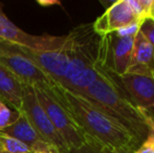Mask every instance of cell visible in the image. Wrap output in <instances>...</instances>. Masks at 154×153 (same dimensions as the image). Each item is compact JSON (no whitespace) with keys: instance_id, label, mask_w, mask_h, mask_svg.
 Returning a JSON list of instances; mask_svg holds the SVG:
<instances>
[{"instance_id":"9a60e30c","label":"cell","mask_w":154,"mask_h":153,"mask_svg":"<svg viewBox=\"0 0 154 153\" xmlns=\"http://www.w3.org/2000/svg\"><path fill=\"white\" fill-rule=\"evenodd\" d=\"M0 153H32L20 141L0 132Z\"/></svg>"},{"instance_id":"6da1fadb","label":"cell","mask_w":154,"mask_h":153,"mask_svg":"<svg viewBox=\"0 0 154 153\" xmlns=\"http://www.w3.org/2000/svg\"><path fill=\"white\" fill-rule=\"evenodd\" d=\"M49 89L67 108L91 143L104 151L134 153L142 145L119 121L110 116L91 100L53 82Z\"/></svg>"},{"instance_id":"5b68a950","label":"cell","mask_w":154,"mask_h":153,"mask_svg":"<svg viewBox=\"0 0 154 153\" xmlns=\"http://www.w3.org/2000/svg\"><path fill=\"white\" fill-rule=\"evenodd\" d=\"M34 90L40 105L55 126L56 130L61 135L68 150L91 143L77 124L70 112L56 98L49 87L35 86Z\"/></svg>"},{"instance_id":"ffe728a7","label":"cell","mask_w":154,"mask_h":153,"mask_svg":"<svg viewBox=\"0 0 154 153\" xmlns=\"http://www.w3.org/2000/svg\"><path fill=\"white\" fill-rule=\"evenodd\" d=\"M68 153H104V150L95 144H85L82 147L69 149Z\"/></svg>"},{"instance_id":"e0dca14e","label":"cell","mask_w":154,"mask_h":153,"mask_svg":"<svg viewBox=\"0 0 154 153\" xmlns=\"http://www.w3.org/2000/svg\"><path fill=\"white\" fill-rule=\"evenodd\" d=\"M128 1L140 18V22L145 19L150 18V13L154 4V0H128Z\"/></svg>"},{"instance_id":"2e32d148","label":"cell","mask_w":154,"mask_h":153,"mask_svg":"<svg viewBox=\"0 0 154 153\" xmlns=\"http://www.w3.org/2000/svg\"><path fill=\"white\" fill-rule=\"evenodd\" d=\"M20 112L13 110L12 108L0 102V132L8 127L12 126L20 118Z\"/></svg>"},{"instance_id":"ba28073f","label":"cell","mask_w":154,"mask_h":153,"mask_svg":"<svg viewBox=\"0 0 154 153\" xmlns=\"http://www.w3.org/2000/svg\"><path fill=\"white\" fill-rule=\"evenodd\" d=\"M20 112L27 118L38 134L48 145L56 148L60 153H68L66 144L40 105L34 87L32 86H25L22 109Z\"/></svg>"},{"instance_id":"7402d4cb","label":"cell","mask_w":154,"mask_h":153,"mask_svg":"<svg viewBox=\"0 0 154 153\" xmlns=\"http://www.w3.org/2000/svg\"><path fill=\"white\" fill-rule=\"evenodd\" d=\"M37 153H60V152L58 151L56 148L48 147V148H46V149H43V150H41V151H38Z\"/></svg>"},{"instance_id":"8992f818","label":"cell","mask_w":154,"mask_h":153,"mask_svg":"<svg viewBox=\"0 0 154 153\" xmlns=\"http://www.w3.org/2000/svg\"><path fill=\"white\" fill-rule=\"evenodd\" d=\"M0 63L12 72L25 86L49 87L51 81L17 44L0 40Z\"/></svg>"},{"instance_id":"3957f363","label":"cell","mask_w":154,"mask_h":153,"mask_svg":"<svg viewBox=\"0 0 154 153\" xmlns=\"http://www.w3.org/2000/svg\"><path fill=\"white\" fill-rule=\"evenodd\" d=\"M69 41V62L61 85L81 93L99 78L95 65L99 59L101 36L94 32L92 23L81 24L67 34Z\"/></svg>"},{"instance_id":"7a4b0ae2","label":"cell","mask_w":154,"mask_h":153,"mask_svg":"<svg viewBox=\"0 0 154 153\" xmlns=\"http://www.w3.org/2000/svg\"><path fill=\"white\" fill-rule=\"evenodd\" d=\"M99 78L80 94L91 100L105 112L116 118L140 143L148 137L154 126L129 98L95 65Z\"/></svg>"},{"instance_id":"4fadbf2b","label":"cell","mask_w":154,"mask_h":153,"mask_svg":"<svg viewBox=\"0 0 154 153\" xmlns=\"http://www.w3.org/2000/svg\"><path fill=\"white\" fill-rule=\"evenodd\" d=\"M25 85L12 72L0 63V102L20 112Z\"/></svg>"},{"instance_id":"52a82bcc","label":"cell","mask_w":154,"mask_h":153,"mask_svg":"<svg viewBox=\"0 0 154 153\" xmlns=\"http://www.w3.org/2000/svg\"><path fill=\"white\" fill-rule=\"evenodd\" d=\"M102 72L110 78L154 125V78L133 74L116 76L104 70Z\"/></svg>"},{"instance_id":"d6986e66","label":"cell","mask_w":154,"mask_h":153,"mask_svg":"<svg viewBox=\"0 0 154 153\" xmlns=\"http://www.w3.org/2000/svg\"><path fill=\"white\" fill-rule=\"evenodd\" d=\"M134 153H154V126L151 128L148 137Z\"/></svg>"},{"instance_id":"30bf717a","label":"cell","mask_w":154,"mask_h":153,"mask_svg":"<svg viewBox=\"0 0 154 153\" xmlns=\"http://www.w3.org/2000/svg\"><path fill=\"white\" fill-rule=\"evenodd\" d=\"M22 48L29 59L51 81L59 84L62 83L69 62V41L67 35L65 42L56 48L47 50H32L25 47Z\"/></svg>"},{"instance_id":"8fae6325","label":"cell","mask_w":154,"mask_h":153,"mask_svg":"<svg viewBox=\"0 0 154 153\" xmlns=\"http://www.w3.org/2000/svg\"><path fill=\"white\" fill-rule=\"evenodd\" d=\"M140 23V18L129 4V1L119 0L106 8L104 14L92 23V26L95 33L102 37L113 32L127 29Z\"/></svg>"},{"instance_id":"ac0fdd59","label":"cell","mask_w":154,"mask_h":153,"mask_svg":"<svg viewBox=\"0 0 154 153\" xmlns=\"http://www.w3.org/2000/svg\"><path fill=\"white\" fill-rule=\"evenodd\" d=\"M138 32L143 35L149 43L154 47V20L151 18H147L142 21L140 24Z\"/></svg>"},{"instance_id":"277c9868","label":"cell","mask_w":154,"mask_h":153,"mask_svg":"<svg viewBox=\"0 0 154 153\" xmlns=\"http://www.w3.org/2000/svg\"><path fill=\"white\" fill-rule=\"evenodd\" d=\"M140 24L102 36L97 66L108 74L123 76L127 72L134 37Z\"/></svg>"},{"instance_id":"7c38bea8","label":"cell","mask_w":154,"mask_h":153,"mask_svg":"<svg viewBox=\"0 0 154 153\" xmlns=\"http://www.w3.org/2000/svg\"><path fill=\"white\" fill-rule=\"evenodd\" d=\"M126 74L152 77L154 75V47L137 32Z\"/></svg>"},{"instance_id":"d4e9b609","label":"cell","mask_w":154,"mask_h":153,"mask_svg":"<svg viewBox=\"0 0 154 153\" xmlns=\"http://www.w3.org/2000/svg\"><path fill=\"white\" fill-rule=\"evenodd\" d=\"M0 8H2V4H1V2H0Z\"/></svg>"},{"instance_id":"cb8c5ba5","label":"cell","mask_w":154,"mask_h":153,"mask_svg":"<svg viewBox=\"0 0 154 153\" xmlns=\"http://www.w3.org/2000/svg\"><path fill=\"white\" fill-rule=\"evenodd\" d=\"M104 153H114V152H109V151H104Z\"/></svg>"},{"instance_id":"5bb4252c","label":"cell","mask_w":154,"mask_h":153,"mask_svg":"<svg viewBox=\"0 0 154 153\" xmlns=\"http://www.w3.org/2000/svg\"><path fill=\"white\" fill-rule=\"evenodd\" d=\"M1 133L10 135V136L20 141L21 143H23L25 146L29 148L32 153H37L38 151L46 149L48 147H53V146L48 145L38 134V132L35 130L31 123L27 121V118L22 113L20 115V118L12 126L2 130Z\"/></svg>"},{"instance_id":"603a6c76","label":"cell","mask_w":154,"mask_h":153,"mask_svg":"<svg viewBox=\"0 0 154 153\" xmlns=\"http://www.w3.org/2000/svg\"><path fill=\"white\" fill-rule=\"evenodd\" d=\"M150 18H151V19H153V20H154V4H153L152 10H151V13H150Z\"/></svg>"},{"instance_id":"484cf974","label":"cell","mask_w":154,"mask_h":153,"mask_svg":"<svg viewBox=\"0 0 154 153\" xmlns=\"http://www.w3.org/2000/svg\"><path fill=\"white\" fill-rule=\"evenodd\" d=\"M153 78H154V75H153Z\"/></svg>"},{"instance_id":"44dd1931","label":"cell","mask_w":154,"mask_h":153,"mask_svg":"<svg viewBox=\"0 0 154 153\" xmlns=\"http://www.w3.org/2000/svg\"><path fill=\"white\" fill-rule=\"evenodd\" d=\"M37 2L42 6H51V5H55V4H60L59 1H54V0H51V1H46V0L41 1V0H38Z\"/></svg>"},{"instance_id":"9c48e42d","label":"cell","mask_w":154,"mask_h":153,"mask_svg":"<svg viewBox=\"0 0 154 153\" xmlns=\"http://www.w3.org/2000/svg\"><path fill=\"white\" fill-rule=\"evenodd\" d=\"M0 40L17 44L32 50H47L62 45L66 40L65 36H51L48 34L32 35L15 25L0 8Z\"/></svg>"}]
</instances>
